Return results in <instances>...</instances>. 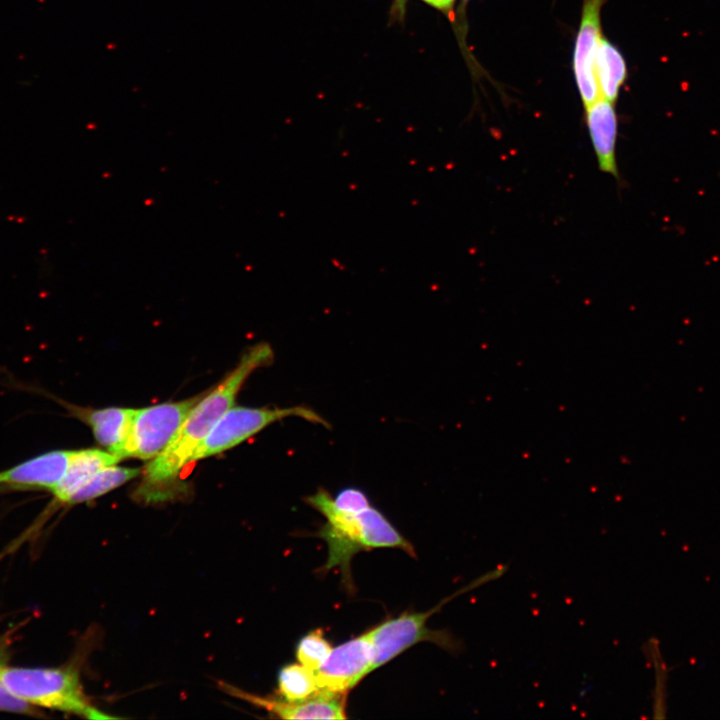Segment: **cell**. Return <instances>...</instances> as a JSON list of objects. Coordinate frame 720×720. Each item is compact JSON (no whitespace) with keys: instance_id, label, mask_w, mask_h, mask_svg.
Here are the masks:
<instances>
[{"instance_id":"6da1fadb","label":"cell","mask_w":720,"mask_h":720,"mask_svg":"<svg viewBox=\"0 0 720 720\" xmlns=\"http://www.w3.org/2000/svg\"><path fill=\"white\" fill-rule=\"evenodd\" d=\"M272 359L273 352L268 344L253 346L217 387L198 400L170 444L145 467L143 481L137 490L141 499L151 502L168 497V486L192 461L196 449L232 407L246 379Z\"/></svg>"},{"instance_id":"7a4b0ae2","label":"cell","mask_w":720,"mask_h":720,"mask_svg":"<svg viewBox=\"0 0 720 720\" xmlns=\"http://www.w3.org/2000/svg\"><path fill=\"white\" fill-rule=\"evenodd\" d=\"M6 687L32 706L55 709L88 719L111 718L88 701L72 665L56 668L1 667Z\"/></svg>"},{"instance_id":"3957f363","label":"cell","mask_w":720,"mask_h":720,"mask_svg":"<svg viewBox=\"0 0 720 720\" xmlns=\"http://www.w3.org/2000/svg\"><path fill=\"white\" fill-rule=\"evenodd\" d=\"M287 417H300L310 422L326 424L319 414L303 406L288 408L231 407L196 449L192 461L233 448L268 425Z\"/></svg>"},{"instance_id":"277c9868","label":"cell","mask_w":720,"mask_h":720,"mask_svg":"<svg viewBox=\"0 0 720 720\" xmlns=\"http://www.w3.org/2000/svg\"><path fill=\"white\" fill-rule=\"evenodd\" d=\"M198 395L179 402H167L135 409L128 436L118 456L151 459L173 440L186 416L198 402Z\"/></svg>"},{"instance_id":"5b68a950","label":"cell","mask_w":720,"mask_h":720,"mask_svg":"<svg viewBox=\"0 0 720 720\" xmlns=\"http://www.w3.org/2000/svg\"><path fill=\"white\" fill-rule=\"evenodd\" d=\"M372 661L369 631L340 644L315 671L319 690L346 694L371 672Z\"/></svg>"},{"instance_id":"8992f818","label":"cell","mask_w":720,"mask_h":720,"mask_svg":"<svg viewBox=\"0 0 720 720\" xmlns=\"http://www.w3.org/2000/svg\"><path fill=\"white\" fill-rule=\"evenodd\" d=\"M431 613L432 611L402 614L370 630L373 648L371 672L420 641L442 644L440 634L426 627Z\"/></svg>"},{"instance_id":"52a82bcc","label":"cell","mask_w":720,"mask_h":720,"mask_svg":"<svg viewBox=\"0 0 720 720\" xmlns=\"http://www.w3.org/2000/svg\"><path fill=\"white\" fill-rule=\"evenodd\" d=\"M606 0H584L575 41L573 69L584 107L601 97L596 79V53L601 38L600 12Z\"/></svg>"},{"instance_id":"ba28073f","label":"cell","mask_w":720,"mask_h":720,"mask_svg":"<svg viewBox=\"0 0 720 720\" xmlns=\"http://www.w3.org/2000/svg\"><path fill=\"white\" fill-rule=\"evenodd\" d=\"M71 453L52 450L0 471V491H52L65 474Z\"/></svg>"},{"instance_id":"9c48e42d","label":"cell","mask_w":720,"mask_h":720,"mask_svg":"<svg viewBox=\"0 0 720 720\" xmlns=\"http://www.w3.org/2000/svg\"><path fill=\"white\" fill-rule=\"evenodd\" d=\"M223 687L234 696H238L257 706L276 714L282 719H345L344 694L318 691L311 698L299 701H281L263 698L224 684Z\"/></svg>"},{"instance_id":"30bf717a","label":"cell","mask_w":720,"mask_h":720,"mask_svg":"<svg viewBox=\"0 0 720 720\" xmlns=\"http://www.w3.org/2000/svg\"><path fill=\"white\" fill-rule=\"evenodd\" d=\"M585 116L599 169L618 178L616 161L618 126L614 103L600 97L585 106Z\"/></svg>"},{"instance_id":"8fae6325","label":"cell","mask_w":720,"mask_h":720,"mask_svg":"<svg viewBox=\"0 0 720 720\" xmlns=\"http://www.w3.org/2000/svg\"><path fill=\"white\" fill-rule=\"evenodd\" d=\"M70 414L87 423L97 442L118 456L130 429L135 409L108 407L89 409L62 403ZM119 457V456H118Z\"/></svg>"},{"instance_id":"7c38bea8","label":"cell","mask_w":720,"mask_h":720,"mask_svg":"<svg viewBox=\"0 0 720 720\" xmlns=\"http://www.w3.org/2000/svg\"><path fill=\"white\" fill-rule=\"evenodd\" d=\"M121 458L100 449L72 450L65 474L51 491L52 505H68L73 494L101 469L115 465Z\"/></svg>"},{"instance_id":"4fadbf2b","label":"cell","mask_w":720,"mask_h":720,"mask_svg":"<svg viewBox=\"0 0 720 720\" xmlns=\"http://www.w3.org/2000/svg\"><path fill=\"white\" fill-rule=\"evenodd\" d=\"M595 70L601 97L614 103L625 82L627 68L620 51L602 36L596 53Z\"/></svg>"},{"instance_id":"5bb4252c","label":"cell","mask_w":720,"mask_h":720,"mask_svg":"<svg viewBox=\"0 0 720 720\" xmlns=\"http://www.w3.org/2000/svg\"><path fill=\"white\" fill-rule=\"evenodd\" d=\"M140 473L139 468L108 466L98 471L71 497L68 505L91 501L123 485Z\"/></svg>"},{"instance_id":"9a60e30c","label":"cell","mask_w":720,"mask_h":720,"mask_svg":"<svg viewBox=\"0 0 720 720\" xmlns=\"http://www.w3.org/2000/svg\"><path fill=\"white\" fill-rule=\"evenodd\" d=\"M278 689L286 701L299 702L314 696L319 690L315 671L300 663L283 666L278 673Z\"/></svg>"},{"instance_id":"2e32d148","label":"cell","mask_w":720,"mask_h":720,"mask_svg":"<svg viewBox=\"0 0 720 720\" xmlns=\"http://www.w3.org/2000/svg\"><path fill=\"white\" fill-rule=\"evenodd\" d=\"M322 630L317 629L304 635L296 645V658L306 668L316 671L326 661L332 651Z\"/></svg>"},{"instance_id":"e0dca14e","label":"cell","mask_w":720,"mask_h":720,"mask_svg":"<svg viewBox=\"0 0 720 720\" xmlns=\"http://www.w3.org/2000/svg\"><path fill=\"white\" fill-rule=\"evenodd\" d=\"M332 500L337 510L351 515L359 514L370 507L367 495L355 487L343 488Z\"/></svg>"},{"instance_id":"ac0fdd59","label":"cell","mask_w":720,"mask_h":720,"mask_svg":"<svg viewBox=\"0 0 720 720\" xmlns=\"http://www.w3.org/2000/svg\"><path fill=\"white\" fill-rule=\"evenodd\" d=\"M5 653L4 650L0 651V711L14 712L33 715L38 711L35 706L28 704L16 695H14L5 685L2 675L1 667L5 664Z\"/></svg>"},{"instance_id":"d6986e66","label":"cell","mask_w":720,"mask_h":720,"mask_svg":"<svg viewBox=\"0 0 720 720\" xmlns=\"http://www.w3.org/2000/svg\"><path fill=\"white\" fill-rule=\"evenodd\" d=\"M436 9L448 12L452 9L454 0H422Z\"/></svg>"},{"instance_id":"ffe728a7","label":"cell","mask_w":720,"mask_h":720,"mask_svg":"<svg viewBox=\"0 0 720 720\" xmlns=\"http://www.w3.org/2000/svg\"><path fill=\"white\" fill-rule=\"evenodd\" d=\"M5 648L0 643V651L4 650Z\"/></svg>"}]
</instances>
